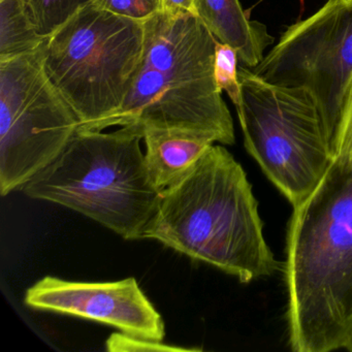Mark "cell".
Wrapping results in <instances>:
<instances>
[{
    "mask_svg": "<svg viewBox=\"0 0 352 352\" xmlns=\"http://www.w3.org/2000/svg\"><path fill=\"white\" fill-rule=\"evenodd\" d=\"M94 0H24L28 13L45 38Z\"/></svg>",
    "mask_w": 352,
    "mask_h": 352,
    "instance_id": "obj_13",
    "label": "cell"
},
{
    "mask_svg": "<svg viewBox=\"0 0 352 352\" xmlns=\"http://www.w3.org/2000/svg\"><path fill=\"white\" fill-rule=\"evenodd\" d=\"M333 156V160L346 166H352V82L344 104Z\"/></svg>",
    "mask_w": 352,
    "mask_h": 352,
    "instance_id": "obj_17",
    "label": "cell"
},
{
    "mask_svg": "<svg viewBox=\"0 0 352 352\" xmlns=\"http://www.w3.org/2000/svg\"><path fill=\"white\" fill-rule=\"evenodd\" d=\"M238 51L228 44L217 42L214 76L220 91H226L236 110L242 106V88L239 79Z\"/></svg>",
    "mask_w": 352,
    "mask_h": 352,
    "instance_id": "obj_14",
    "label": "cell"
},
{
    "mask_svg": "<svg viewBox=\"0 0 352 352\" xmlns=\"http://www.w3.org/2000/svg\"><path fill=\"white\" fill-rule=\"evenodd\" d=\"M144 239L212 265L241 283L278 270L246 172L228 149L215 144L185 178L162 191Z\"/></svg>",
    "mask_w": 352,
    "mask_h": 352,
    "instance_id": "obj_2",
    "label": "cell"
},
{
    "mask_svg": "<svg viewBox=\"0 0 352 352\" xmlns=\"http://www.w3.org/2000/svg\"><path fill=\"white\" fill-rule=\"evenodd\" d=\"M26 306L110 325L120 333L162 342L164 318L135 278L113 282H76L43 278L28 288Z\"/></svg>",
    "mask_w": 352,
    "mask_h": 352,
    "instance_id": "obj_9",
    "label": "cell"
},
{
    "mask_svg": "<svg viewBox=\"0 0 352 352\" xmlns=\"http://www.w3.org/2000/svg\"><path fill=\"white\" fill-rule=\"evenodd\" d=\"M80 121L45 69V43L0 59V195L7 197L50 166Z\"/></svg>",
    "mask_w": 352,
    "mask_h": 352,
    "instance_id": "obj_7",
    "label": "cell"
},
{
    "mask_svg": "<svg viewBox=\"0 0 352 352\" xmlns=\"http://www.w3.org/2000/svg\"><path fill=\"white\" fill-rule=\"evenodd\" d=\"M107 349L112 352H143V351H195L197 349L166 345L162 342L151 341L133 337L126 333H112L107 341Z\"/></svg>",
    "mask_w": 352,
    "mask_h": 352,
    "instance_id": "obj_16",
    "label": "cell"
},
{
    "mask_svg": "<svg viewBox=\"0 0 352 352\" xmlns=\"http://www.w3.org/2000/svg\"><path fill=\"white\" fill-rule=\"evenodd\" d=\"M24 0H0V59L32 52L44 44Z\"/></svg>",
    "mask_w": 352,
    "mask_h": 352,
    "instance_id": "obj_12",
    "label": "cell"
},
{
    "mask_svg": "<svg viewBox=\"0 0 352 352\" xmlns=\"http://www.w3.org/2000/svg\"><path fill=\"white\" fill-rule=\"evenodd\" d=\"M195 12L218 42L238 51L245 67L253 69L274 42L263 24L249 19L240 0H195Z\"/></svg>",
    "mask_w": 352,
    "mask_h": 352,
    "instance_id": "obj_11",
    "label": "cell"
},
{
    "mask_svg": "<svg viewBox=\"0 0 352 352\" xmlns=\"http://www.w3.org/2000/svg\"><path fill=\"white\" fill-rule=\"evenodd\" d=\"M162 11L170 15L195 14V0H162Z\"/></svg>",
    "mask_w": 352,
    "mask_h": 352,
    "instance_id": "obj_18",
    "label": "cell"
},
{
    "mask_svg": "<svg viewBox=\"0 0 352 352\" xmlns=\"http://www.w3.org/2000/svg\"><path fill=\"white\" fill-rule=\"evenodd\" d=\"M345 349L349 350V351L352 352V336L350 338L349 342H348L347 346H346Z\"/></svg>",
    "mask_w": 352,
    "mask_h": 352,
    "instance_id": "obj_19",
    "label": "cell"
},
{
    "mask_svg": "<svg viewBox=\"0 0 352 352\" xmlns=\"http://www.w3.org/2000/svg\"><path fill=\"white\" fill-rule=\"evenodd\" d=\"M142 140L139 124L112 133L79 129L60 155L20 191L73 210L124 240H143L162 192L150 179Z\"/></svg>",
    "mask_w": 352,
    "mask_h": 352,
    "instance_id": "obj_4",
    "label": "cell"
},
{
    "mask_svg": "<svg viewBox=\"0 0 352 352\" xmlns=\"http://www.w3.org/2000/svg\"><path fill=\"white\" fill-rule=\"evenodd\" d=\"M143 133L146 166L160 192L185 178L216 143L212 135L190 129L144 126Z\"/></svg>",
    "mask_w": 352,
    "mask_h": 352,
    "instance_id": "obj_10",
    "label": "cell"
},
{
    "mask_svg": "<svg viewBox=\"0 0 352 352\" xmlns=\"http://www.w3.org/2000/svg\"><path fill=\"white\" fill-rule=\"evenodd\" d=\"M92 3L104 11L141 22L162 11V0H94Z\"/></svg>",
    "mask_w": 352,
    "mask_h": 352,
    "instance_id": "obj_15",
    "label": "cell"
},
{
    "mask_svg": "<svg viewBox=\"0 0 352 352\" xmlns=\"http://www.w3.org/2000/svg\"><path fill=\"white\" fill-rule=\"evenodd\" d=\"M144 26L141 65L104 129L131 124L190 129L234 145V121L214 76L218 41L211 30L195 14L164 11Z\"/></svg>",
    "mask_w": 352,
    "mask_h": 352,
    "instance_id": "obj_3",
    "label": "cell"
},
{
    "mask_svg": "<svg viewBox=\"0 0 352 352\" xmlns=\"http://www.w3.org/2000/svg\"><path fill=\"white\" fill-rule=\"evenodd\" d=\"M284 280L290 348L345 349L352 336V166L333 160L314 191L294 208Z\"/></svg>",
    "mask_w": 352,
    "mask_h": 352,
    "instance_id": "obj_1",
    "label": "cell"
},
{
    "mask_svg": "<svg viewBox=\"0 0 352 352\" xmlns=\"http://www.w3.org/2000/svg\"><path fill=\"white\" fill-rule=\"evenodd\" d=\"M250 69L267 83L310 92L333 153L352 82V0H329L290 26Z\"/></svg>",
    "mask_w": 352,
    "mask_h": 352,
    "instance_id": "obj_8",
    "label": "cell"
},
{
    "mask_svg": "<svg viewBox=\"0 0 352 352\" xmlns=\"http://www.w3.org/2000/svg\"><path fill=\"white\" fill-rule=\"evenodd\" d=\"M242 106L236 110L244 145L292 207L316 188L333 162L322 118L304 88L263 81L239 69Z\"/></svg>",
    "mask_w": 352,
    "mask_h": 352,
    "instance_id": "obj_6",
    "label": "cell"
},
{
    "mask_svg": "<svg viewBox=\"0 0 352 352\" xmlns=\"http://www.w3.org/2000/svg\"><path fill=\"white\" fill-rule=\"evenodd\" d=\"M144 22L89 3L45 41V69L80 129L104 131L141 65Z\"/></svg>",
    "mask_w": 352,
    "mask_h": 352,
    "instance_id": "obj_5",
    "label": "cell"
}]
</instances>
